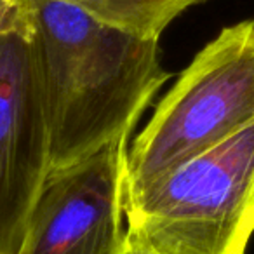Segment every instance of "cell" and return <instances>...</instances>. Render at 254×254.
Listing matches in <instances>:
<instances>
[{"mask_svg": "<svg viewBox=\"0 0 254 254\" xmlns=\"http://www.w3.org/2000/svg\"><path fill=\"white\" fill-rule=\"evenodd\" d=\"M49 139V173L127 138L169 78L159 40L96 19L66 0H23Z\"/></svg>", "mask_w": 254, "mask_h": 254, "instance_id": "cell-1", "label": "cell"}, {"mask_svg": "<svg viewBox=\"0 0 254 254\" xmlns=\"http://www.w3.org/2000/svg\"><path fill=\"white\" fill-rule=\"evenodd\" d=\"M127 242L153 254H246L254 235V120L124 197Z\"/></svg>", "mask_w": 254, "mask_h": 254, "instance_id": "cell-2", "label": "cell"}, {"mask_svg": "<svg viewBox=\"0 0 254 254\" xmlns=\"http://www.w3.org/2000/svg\"><path fill=\"white\" fill-rule=\"evenodd\" d=\"M254 120V19L223 28L127 146L124 197Z\"/></svg>", "mask_w": 254, "mask_h": 254, "instance_id": "cell-3", "label": "cell"}, {"mask_svg": "<svg viewBox=\"0 0 254 254\" xmlns=\"http://www.w3.org/2000/svg\"><path fill=\"white\" fill-rule=\"evenodd\" d=\"M127 146L129 136L51 171L16 254H119L127 244Z\"/></svg>", "mask_w": 254, "mask_h": 254, "instance_id": "cell-4", "label": "cell"}, {"mask_svg": "<svg viewBox=\"0 0 254 254\" xmlns=\"http://www.w3.org/2000/svg\"><path fill=\"white\" fill-rule=\"evenodd\" d=\"M49 174V139L32 44L0 35V254H16Z\"/></svg>", "mask_w": 254, "mask_h": 254, "instance_id": "cell-5", "label": "cell"}, {"mask_svg": "<svg viewBox=\"0 0 254 254\" xmlns=\"http://www.w3.org/2000/svg\"><path fill=\"white\" fill-rule=\"evenodd\" d=\"M96 19L141 39L159 40L185 11L207 0H66Z\"/></svg>", "mask_w": 254, "mask_h": 254, "instance_id": "cell-6", "label": "cell"}, {"mask_svg": "<svg viewBox=\"0 0 254 254\" xmlns=\"http://www.w3.org/2000/svg\"><path fill=\"white\" fill-rule=\"evenodd\" d=\"M0 35H19L32 40V14L23 0H0Z\"/></svg>", "mask_w": 254, "mask_h": 254, "instance_id": "cell-7", "label": "cell"}, {"mask_svg": "<svg viewBox=\"0 0 254 254\" xmlns=\"http://www.w3.org/2000/svg\"><path fill=\"white\" fill-rule=\"evenodd\" d=\"M119 254H153V253L141 249V247H136V246H132V244L127 242V244H126V247H124V249L120 251Z\"/></svg>", "mask_w": 254, "mask_h": 254, "instance_id": "cell-8", "label": "cell"}]
</instances>
